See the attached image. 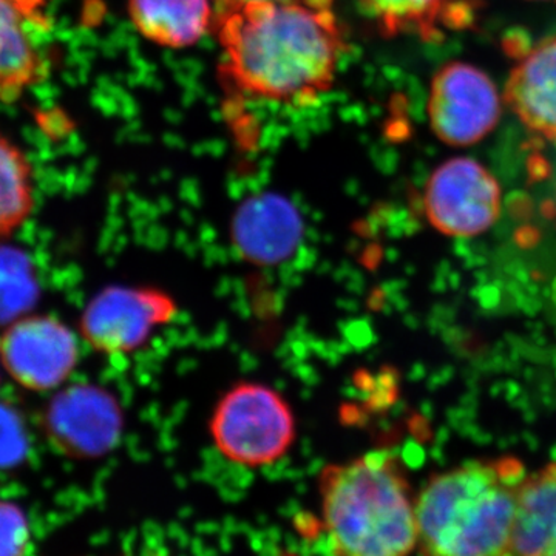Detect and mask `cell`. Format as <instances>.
Masks as SVG:
<instances>
[{
	"mask_svg": "<svg viewBox=\"0 0 556 556\" xmlns=\"http://www.w3.org/2000/svg\"><path fill=\"white\" fill-rule=\"evenodd\" d=\"M43 430L54 448L76 459H97L115 447L123 412L104 388L83 383L56 394L43 415Z\"/></svg>",
	"mask_w": 556,
	"mask_h": 556,
	"instance_id": "obj_8",
	"label": "cell"
},
{
	"mask_svg": "<svg viewBox=\"0 0 556 556\" xmlns=\"http://www.w3.org/2000/svg\"><path fill=\"white\" fill-rule=\"evenodd\" d=\"M428 116L434 135L445 144H477L500 121V94L482 70L466 62H450L431 83Z\"/></svg>",
	"mask_w": 556,
	"mask_h": 556,
	"instance_id": "obj_5",
	"label": "cell"
},
{
	"mask_svg": "<svg viewBox=\"0 0 556 556\" xmlns=\"http://www.w3.org/2000/svg\"><path fill=\"white\" fill-rule=\"evenodd\" d=\"M527 471L517 457L460 464L416 496L420 556H506Z\"/></svg>",
	"mask_w": 556,
	"mask_h": 556,
	"instance_id": "obj_2",
	"label": "cell"
},
{
	"mask_svg": "<svg viewBox=\"0 0 556 556\" xmlns=\"http://www.w3.org/2000/svg\"><path fill=\"white\" fill-rule=\"evenodd\" d=\"M130 16L144 38L185 49L203 38L212 24L208 0H130Z\"/></svg>",
	"mask_w": 556,
	"mask_h": 556,
	"instance_id": "obj_15",
	"label": "cell"
},
{
	"mask_svg": "<svg viewBox=\"0 0 556 556\" xmlns=\"http://www.w3.org/2000/svg\"><path fill=\"white\" fill-rule=\"evenodd\" d=\"M506 101L527 129L556 141V36L541 40L511 70Z\"/></svg>",
	"mask_w": 556,
	"mask_h": 556,
	"instance_id": "obj_11",
	"label": "cell"
},
{
	"mask_svg": "<svg viewBox=\"0 0 556 556\" xmlns=\"http://www.w3.org/2000/svg\"><path fill=\"white\" fill-rule=\"evenodd\" d=\"M552 189H554V199H555V203H556V172H555L554 185H552Z\"/></svg>",
	"mask_w": 556,
	"mask_h": 556,
	"instance_id": "obj_21",
	"label": "cell"
},
{
	"mask_svg": "<svg viewBox=\"0 0 556 556\" xmlns=\"http://www.w3.org/2000/svg\"><path fill=\"white\" fill-rule=\"evenodd\" d=\"M175 314V300L160 289L110 287L87 305L80 332L100 353L129 354L146 345Z\"/></svg>",
	"mask_w": 556,
	"mask_h": 556,
	"instance_id": "obj_7",
	"label": "cell"
},
{
	"mask_svg": "<svg viewBox=\"0 0 556 556\" xmlns=\"http://www.w3.org/2000/svg\"><path fill=\"white\" fill-rule=\"evenodd\" d=\"M334 0L252 3L215 14L225 72L260 100L305 104L331 89L345 51Z\"/></svg>",
	"mask_w": 556,
	"mask_h": 556,
	"instance_id": "obj_1",
	"label": "cell"
},
{
	"mask_svg": "<svg viewBox=\"0 0 556 556\" xmlns=\"http://www.w3.org/2000/svg\"><path fill=\"white\" fill-rule=\"evenodd\" d=\"M233 237L244 257L273 265L287 258L298 247V212L287 200L274 195L249 200L237 214Z\"/></svg>",
	"mask_w": 556,
	"mask_h": 556,
	"instance_id": "obj_12",
	"label": "cell"
},
{
	"mask_svg": "<svg viewBox=\"0 0 556 556\" xmlns=\"http://www.w3.org/2000/svg\"><path fill=\"white\" fill-rule=\"evenodd\" d=\"M27 453V434L20 416L0 405V468L20 464Z\"/></svg>",
	"mask_w": 556,
	"mask_h": 556,
	"instance_id": "obj_19",
	"label": "cell"
},
{
	"mask_svg": "<svg viewBox=\"0 0 556 556\" xmlns=\"http://www.w3.org/2000/svg\"><path fill=\"white\" fill-rule=\"evenodd\" d=\"M39 285L21 249L0 247V325L20 320L38 302Z\"/></svg>",
	"mask_w": 556,
	"mask_h": 556,
	"instance_id": "obj_17",
	"label": "cell"
},
{
	"mask_svg": "<svg viewBox=\"0 0 556 556\" xmlns=\"http://www.w3.org/2000/svg\"><path fill=\"white\" fill-rule=\"evenodd\" d=\"M33 204L30 161L11 139L0 134V239L24 225Z\"/></svg>",
	"mask_w": 556,
	"mask_h": 556,
	"instance_id": "obj_16",
	"label": "cell"
},
{
	"mask_svg": "<svg viewBox=\"0 0 556 556\" xmlns=\"http://www.w3.org/2000/svg\"><path fill=\"white\" fill-rule=\"evenodd\" d=\"M215 447L232 463L265 467L287 455L295 437V416L274 388L244 382L230 388L211 417Z\"/></svg>",
	"mask_w": 556,
	"mask_h": 556,
	"instance_id": "obj_4",
	"label": "cell"
},
{
	"mask_svg": "<svg viewBox=\"0 0 556 556\" xmlns=\"http://www.w3.org/2000/svg\"><path fill=\"white\" fill-rule=\"evenodd\" d=\"M318 492L332 556H412L417 551V495L391 453L371 452L325 467Z\"/></svg>",
	"mask_w": 556,
	"mask_h": 556,
	"instance_id": "obj_3",
	"label": "cell"
},
{
	"mask_svg": "<svg viewBox=\"0 0 556 556\" xmlns=\"http://www.w3.org/2000/svg\"><path fill=\"white\" fill-rule=\"evenodd\" d=\"M424 207L444 236H479L500 217V185L478 161L453 159L428 178Z\"/></svg>",
	"mask_w": 556,
	"mask_h": 556,
	"instance_id": "obj_6",
	"label": "cell"
},
{
	"mask_svg": "<svg viewBox=\"0 0 556 556\" xmlns=\"http://www.w3.org/2000/svg\"><path fill=\"white\" fill-rule=\"evenodd\" d=\"M288 2V0H214L215 14L228 13V11L252 5V3Z\"/></svg>",
	"mask_w": 556,
	"mask_h": 556,
	"instance_id": "obj_20",
	"label": "cell"
},
{
	"mask_svg": "<svg viewBox=\"0 0 556 556\" xmlns=\"http://www.w3.org/2000/svg\"><path fill=\"white\" fill-rule=\"evenodd\" d=\"M506 556H556V463L527 473Z\"/></svg>",
	"mask_w": 556,
	"mask_h": 556,
	"instance_id": "obj_14",
	"label": "cell"
},
{
	"mask_svg": "<svg viewBox=\"0 0 556 556\" xmlns=\"http://www.w3.org/2000/svg\"><path fill=\"white\" fill-rule=\"evenodd\" d=\"M28 536L24 511L14 504L0 501V556H24Z\"/></svg>",
	"mask_w": 556,
	"mask_h": 556,
	"instance_id": "obj_18",
	"label": "cell"
},
{
	"mask_svg": "<svg viewBox=\"0 0 556 556\" xmlns=\"http://www.w3.org/2000/svg\"><path fill=\"white\" fill-rule=\"evenodd\" d=\"M388 36L417 35L442 39L448 30L473 22L477 0H361Z\"/></svg>",
	"mask_w": 556,
	"mask_h": 556,
	"instance_id": "obj_13",
	"label": "cell"
},
{
	"mask_svg": "<svg viewBox=\"0 0 556 556\" xmlns=\"http://www.w3.org/2000/svg\"><path fill=\"white\" fill-rule=\"evenodd\" d=\"M78 342L51 316L22 317L0 336V358L11 378L28 390L60 387L78 364Z\"/></svg>",
	"mask_w": 556,
	"mask_h": 556,
	"instance_id": "obj_9",
	"label": "cell"
},
{
	"mask_svg": "<svg viewBox=\"0 0 556 556\" xmlns=\"http://www.w3.org/2000/svg\"><path fill=\"white\" fill-rule=\"evenodd\" d=\"M43 0H0V100H14L49 75L36 31L49 30Z\"/></svg>",
	"mask_w": 556,
	"mask_h": 556,
	"instance_id": "obj_10",
	"label": "cell"
}]
</instances>
